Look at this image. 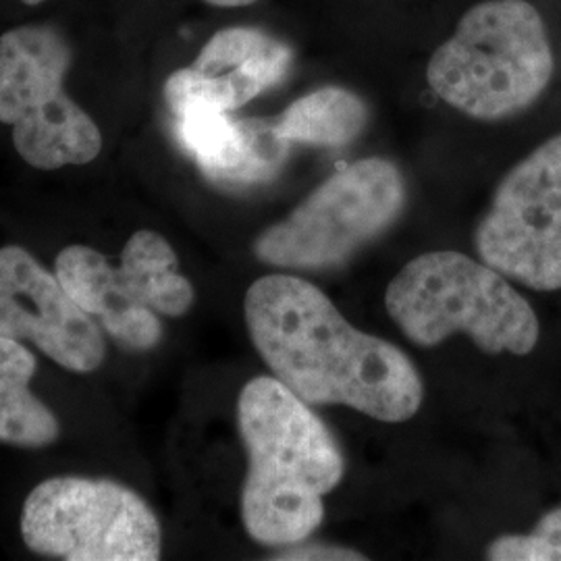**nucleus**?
<instances>
[{
    "label": "nucleus",
    "instance_id": "1",
    "mask_svg": "<svg viewBox=\"0 0 561 561\" xmlns=\"http://www.w3.org/2000/svg\"><path fill=\"white\" fill-rule=\"evenodd\" d=\"M250 340L275 379L310 405H347L375 421L421 410V373L398 345L358 331L321 289L294 275L254 280L243 300Z\"/></svg>",
    "mask_w": 561,
    "mask_h": 561
},
{
    "label": "nucleus",
    "instance_id": "2",
    "mask_svg": "<svg viewBox=\"0 0 561 561\" xmlns=\"http://www.w3.org/2000/svg\"><path fill=\"white\" fill-rule=\"evenodd\" d=\"M238 426L248 456L241 520L261 545L306 541L324 518V495L345 472L340 447L312 412L275 377L241 389Z\"/></svg>",
    "mask_w": 561,
    "mask_h": 561
},
{
    "label": "nucleus",
    "instance_id": "3",
    "mask_svg": "<svg viewBox=\"0 0 561 561\" xmlns=\"http://www.w3.org/2000/svg\"><path fill=\"white\" fill-rule=\"evenodd\" d=\"M553 71V46L539 9L528 0H482L435 48L426 81L463 115L500 121L539 101Z\"/></svg>",
    "mask_w": 561,
    "mask_h": 561
},
{
    "label": "nucleus",
    "instance_id": "4",
    "mask_svg": "<svg viewBox=\"0 0 561 561\" xmlns=\"http://www.w3.org/2000/svg\"><path fill=\"white\" fill-rule=\"evenodd\" d=\"M385 308L422 347L466 333L484 354L526 356L539 341L537 314L507 277L451 250L408 262L389 283Z\"/></svg>",
    "mask_w": 561,
    "mask_h": 561
},
{
    "label": "nucleus",
    "instance_id": "5",
    "mask_svg": "<svg viewBox=\"0 0 561 561\" xmlns=\"http://www.w3.org/2000/svg\"><path fill=\"white\" fill-rule=\"evenodd\" d=\"M71 60L55 27L23 25L0 36V123L13 129L21 159L41 171L81 167L101 154L99 125L65 90Z\"/></svg>",
    "mask_w": 561,
    "mask_h": 561
},
{
    "label": "nucleus",
    "instance_id": "6",
    "mask_svg": "<svg viewBox=\"0 0 561 561\" xmlns=\"http://www.w3.org/2000/svg\"><path fill=\"white\" fill-rule=\"evenodd\" d=\"M55 273L71 298L127 352L154 350L164 333L161 319L185 317L196 301L173 245L148 229L127 240L119 264L76 243L60 250Z\"/></svg>",
    "mask_w": 561,
    "mask_h": 561
},
{
    "label": "nucleus",
    "instance_id": "7",
    "mask_svg": "<svg viewBox=\"0 0 561 561\" xmlns=\"http://www.w3.org/2000/svg\"><path fill=\"white\" fill-rule=\"evenodd\" d=\"M405 181L387 159L337 169L254 241L259 261L289 271H324L350 261L385 233L403 210Z\"/></svg>",
    "mask_w": 561,
    "mask_h": 561
},
{
    "label": "nucleus",
    "instance_id": "8",
    "mask_svg": "<svg viewBox=\"0 0 561 561\" xmlns=\"http://www.w3.org/2000/svg\"><path fill=\"white\" fill-rule=\"evenodd\" d=\"M30 551L65 561H157L161 522L140 495L108 479L53 477L36 484L21 510Z\"/></svg>",
    "mask_w": 561,
    "mask_h": 561
},
{
    "label": "nucleus",
    "instance_id": "9",
    "mask_svg": "<svg viewBox=\"0 0 561 561\" xmlns=\"http://www.w3.org/2000/svg\"><path fill=\"white\" fill-rule=\"evenodd\" d=\"M474 243L481 261L507 279L561 289V134L503 178Z\"/></svg>",
    "mask_w": 561,
    "mask_h": 561
},
{
    "label": "nucleus",
    "instance_id": "10",
    "mask_svg": "<svg viewBox=\"0 0 561 561\" xmlns=\"http://www.w3.org/2000/svg\"><path fill=\"white\" fill-rule=\"evenodd\" d=\"M0 335L36 345L78 375L99 370L106 358L101 324L21 245L0 248Z\"/></svg>",
    "mask_w": 561,
    "mask_h": 561
},
{
    "label": "nucleus",
    "instance_id": "11",
    "mask_svg": "<svg viewBox=\"0 0 561 561\" xmlns=\"http://www.w3.org/2000/svg\"><path fill=\"white\" fill-rule=\"evenodd\" d=\"M291 48L256 27H227L204 44L196 60L164 83L169 108L198 101L238 111L277 85L291 65Z\"/></svg>",
    "mask_w": 561,
    "mask_h": 561
},
{
    "label": "nucleus",
    "instance_id": "12",
    "mask_svg": "<svg viewBox=\"0 0 561 561\" xmlns=\"http://www.w3.org/2000/svg\"><path fill=\"white\" fill-rule=\"evenodd\" d=\"M178 138L213 181L250 185L279 173L289 141L283 140L275 123L233 119L227 111L198 101L171 106Z\"/></svg>",
    "mask_w": 561,
    "mask_h": 561
},
{
    "label": "nucleus",
    "instance_id": "13",
    "mask_svg": "<svg viewBox=\"0 0 561 561\" xmlns=\"http://www.w3.org/2000/svg\"><path fill=\"white\" fill-rule=\"evenodd\" d=\"M36 356L23 341L0 335V443L44 449L59 442L60 422L32 391Z\"/></svg>",
    "mask_w": 561,
    "mask_h": 561
},
{
    "label": "nucleus",
    "instance_id": "14",
    "mask_svg": "<svg viewBox=\"0 0 561 561\" xmlns=\"http://www.w3.org/2000/svg\"><path fill=\"white\" fill-rule=\"evenodd\" d=\"M273 123L289 144L341 148L360 138L368 123V106L347 88L324 85L291 102Z\"/></svg>",
    "mask_w": 561,
    "mask_h": 561
},
{
    "label": "nucleus",
    "instance_id": "15",
    "mask_svg": "<svg viewBox=\"0 0 561 561\" xmlns=\"http://www.w3.org/2000/svg\"><path fill=\"white\" fill-rule=\"evenodd\" d=\"M493 561H561V507L545 514L530 535H507L491 542Z\"/></svg>",
    "mask_w": 561,
    "mask_h": 561
},
{
    "label": "nucleus",
    "instance_id": "16",
    "mask_svg": "<svg viewBox=\"0 0 561 561\" xmlns=\"http://www.w3.org/2000/svg\"><path fill=\"white\" fill-rule=\"evenodd\" d=\"M277 560H364V556L350 551V549H341V547H329V545H308V547H294L289 551H285Z\"/></svg>",
    "mask_w": 561,
    "mask_h": 561
},
{
    "label": "nucleus",
    "instance_id": "17",
    "mask_svg": "<svg viewBox=\"0 0 561 561\" xmlns=\"http://www.w3.org/2000/svg\"><path fill=\"white\" fill-rule=\"evenodd\" d=\"M204 2L213 4V7H221V9H238V7L254 4L256 0H204Z\"/></svg>",
    "mask_w": 561,
    "mask_h": 561
},
{
    "label": "nucleus",
    "instance_id": "18",
    "mask_svg": "<svg viewBox=\"0 0 561 561\" xmlns=\"http://www.w3.org/2000/svg\"><path fill=\"white\" fill-rule=\"evenodd\" d=\"M21 2H25V4H32V7H34V4H41L44 0H21Z\"/></svg>",
    "mask_w": 561,
    "mask_h": 561
}]
</instances>
